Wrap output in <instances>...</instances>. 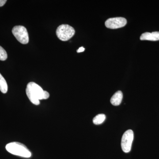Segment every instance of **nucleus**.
<instances>
[{"instance_id": "f257e3e1", "label": "nucleus", "mask_w": 159, "mask_h": 159, "mask_svg": "<svg viewBox=\"0 0 159 159\" xmlns=\"http://www.w3.org/2000/svg\"><path fill=\"white\" fill-rule=\"evenodd\" d=\"M26 93L30 101L36 105H39L40 100L48 99L50 97L49 93L44 91L40 86L33 82L27 84Z\"/></svg>"}, {"instance_id": "f03ea898", "label": "nucleus", "mask_w": 159, "mask_h": 159, "mask_svg": "<svg viewBox=\"0 0 159 159\" xmlns=\"http://www.w3.org/2000/svg\"><path fill=\"white\" fill-rule=\"evenodd\" d=\"M6 149L9 153L23 157L29 158L31 153L28 148L22 143L18 142H12L6 145Z\"/></svg>"}, {"instance_id": "7ed1b4c3", "label": "nucleus", "mask_w": 159, "mask_h": 159, "mask_svg": "<svg viewBox=\"0 0 159 159\" xmlns=\"http://www.w3.org/2000/svg\"><path fill=\"white\" fill-rule=\"evenodd\" d=\"M56 33L60 40L66 41L74 36L75 31L74 28L69 25H61L57 27Z\"/></svg>"}, {"instance_id": "20e7f679", "label": "nucleus", "mask_w": 159, "mask_h": 159, "mask_svg": "<svg viewBox=\"0 0 159 159\" xmlns=\"http://www.w3.org/2000/svg\"><path fill=\"white\" fill-rule=\"evenodd\" d=\"M12 33L16 39L23 44L29 42V36L25 27L23 26H16L12 29Z\"/></svg>"}, {"instance_id": "39448f33", "label": "nucleus", "mask_w": 159, "mask_h": 159, "mask_svg": "<svg viewBox=\"0 0 159 159\" xmlns=\"http://www.w3.org/2000/svg\"><path fill=\"white\" fill-rule=\"evenodd\" d=\"M134 138V132L131 129L126 131L122 135L121 147L122 151L125 153H128L130 151Z\"/></svg>"}, {"instance_id": "423d86ee", "label": "nucleus", "mask_w": 159, "mask_h": 159, "mask_svg": "<svg viewBox=\"0 0 159 159\" xmlns=\"http://www.w3.org/2000/svg\"><path fill=\"white\" fill-rule=\"evenodd\" d=\"M127 24L125 18L118 17L111 18L106 21L105 25L107 28L110 29H117L124 27Z\"/></svg>"}, {"instance_id": "0eeeda50", "label": "nucleus", "mask_w": 159, "mask_h": 159, "mask_svg": "<svg viewBox=\"0 0 159 159\" xmlns=\"http://www.w3.org/2000/svg\"><path fill=\"white\" fill-rule=\"evenodd\" d=\"M140 40L152 41L159 40V31H154L152 33L145 32L143 33L140 37Z\"/></svg>"}, {"instance_id": "6e6552de", "label": "nucleus", "mask_w": 159, "mask_h": 159, "mask_svg": "<svg viewBox=\"0 0 159 159\" xmlns=\"http://www.w3.org/2000/svg\"><path fill=\"white\" fill-rule=\"evenodd\" d=\"M123 98V94L121 91H118L114 94L111 99V102L113 105L119 106L121 104Z\"/></svg>"}, {"instance_id": "1a4fd4ad", "label": "nucleus", "mask_w": 159, "mask_h": 159, "mask_svg": "<svg viewBox=\"0 0 159 159\" xmlns=\"http://www.w3.org/2000/svg\"><path fill=\"white\" fill-rule=\"evenodd\" d=\"M0 91L3 93H7L8 91V85L6 80L4 77L0 74Z\"/></svg>"}, {"instance_id": "9d476101", "label": "nucleus", "mask_w": 159, "mask_h": 159, "mask_svg": "<svg viewBox=\"0 0 159 159\" xmlns=\"http://www.w3.org/2000/svg\"><path fill=\"white\" fill-rule=\"evenodd\" d=\"M106 119V116L104 114H99L93 119V122L95 125H100L104 122Z\"/></svg>"}, {"instance_id": "9b49d317", "label": "nucleus", "mask_w": 159, "mask_h": 159, "mask_svg": "<svg viewBox=\"0 0 159 159\" xmlns=\"http://www.w3.org/2000/svg\"><path fill=\"white\" fill-rule=\"evenodd\" d=\"M7 52L2 47L0 46V60L5 61L7 59Z\"/></svg>"}, {"instance_id": "f8f14e48", "label": "nucleus", "mask_w": 159, "mask_h": 159, "mask_svg": "<svg viewBox=\"0 0 159 159\" xmlns=\"http://www.w3.org/2000/svg\"><path fill=\"white\" fill-rule=\"evenodd\" d=\"M7 1L6 0H0V7H2L6 4Z\"/></svg>"}, {"instance_id": "ddd939ff", "label": "nucleus", "mask_w": 159, "mask_h": 159, "mask_svg": "<svg viewBox=\"0 0 159 159\" xmlns=\"http://www.w3.org/2000/svg\"><path fill=\"white\" fill-rule=\"evenodd\" d=\"M85 50V49L83 47H80V48L78 50H77V53H80V52H83Z\"/></svg>"}]
</instances>
